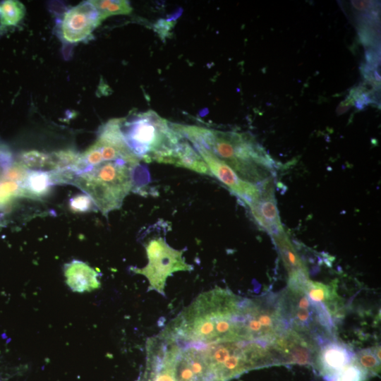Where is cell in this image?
I'll list each match as a JSON object with an SVG mask.
<instances>
[{"mask_svg": "<svg viewBox=\"0 0 381 381\" xmlns=\"http://www.w3.org/2000/svg\"><path fill=\"white\" fill-rule=\"evenodd\" d=\"M100 25L99 14L91 1H85L67 11L61 23V34L70 43L88 37Z\"/></svg>", "mask_w": 381, "mask_h": 381, "instance_id": "cell-7", "label": "cell"}, {"mask_svg": "<svg viewBox=\"0 0 381 381\" xmlns=\"http://www.w3.org/2000/svg\"><path fill=\"white\" fill-rule=\"evenodd\" d=\"M353 6L358 10H365L371 5L369 1H352Z\"/></svg>", "mask_w": 381, "mask_h": 381, "instance_id": "cell-23", "label": "cell"}, {"mask_svg": "<svg viewBox=\"0 0 381 381\" xmlns=\"http://www.w3.org/2000/svg\"><path fill=\"white\" fill-rule=\"evenodd\" d=\"M25 15V7L19 1L5 0L0 2V25L4 27L17 25Z\"/></svg>", "mask_w": 381, "mask_h": 381, "instance_id": "cell-15", "label": "cell"}, {"mask_svg": "<svg viewBox=\"0 0 381 381\" xmlns=\"http://www.w3.org/2000/svg\"><path fill=\"white\" fill-rule=\"evenodd\" d=\"M94 203L86 194H78L69 200V207L75 212H87L93 209Z\"/></svg>", "mask_w": 381, "mask_h": 381, "instance_id": "cell-21", "label": "cell"}, {"mask_svg": "<svg viewBox=\"0 0 381 381\" xmlns=\"http://www.w3.org/2000/svg\"><path fill=\"white\" fill-rule=\"evenodd\" d=\"M64 274L67 284L75 291H90L100 285L99 273L82 261L73 260L66 265Z\"/></svg>", "mask_w": 381, "mask_h": 381, "instance_id": "cell-11", "label": "cell"}, {"mask_svg": "<svg viewBox=\"0 0 381 381\" xmlns=\"http://www.w3.org/2000/svg\"><path fill=\"white\" fill-rule=\"evenodd\" d=\"M367 372L354 359L339 371L331 381H364Z\"/></svg>", "mask_w": 381, "mask_h": 381, "instance_id": "cell-17", "label": "cell"}, {"mask_svg": "<svg viewBox=\"0 0 381 381\" xmlns=\"http://www.w3.org/2000/svg\"><path fill=\"white\" fill-rule=\"evenodd\" d=\"M120 128L126 145L140 160L175 165L184 137L174 123L149 110L120 119Z\"/></svg>", "mask_w": 381, "mask_h": 381, "instance_id": "cell-4", "label": "cell"}, {"mask_svg": "<svg viewBox=\"0 0 381 381\" xmlns=\"http://www.w3.org/2000/svg\"><path fill=\"white\" fill-rule=\"evenodd\" d=\"M355 360L367 373H377L380 370V361L376 356L375 348L360 351Z\"/></svg>", "mask_w": 381, "mask_h": 381, "instance_id": "cell-19", "label": "cell"}, {"mask_svg": "<svg viewBox=\"0 0 381 381\" xmlns=\"http://www.w3.org/2000/svg\"><path fill=\"white\" fill-rule=\"evenodd\" d=\"M21 197L20 183L0 180V208L7 207L16 198Z\"/></svg>", "mask_w": 381, "mask_h": 381, "instance_id": "cell-18", "label": "cell"}, {"mask_svg": "<svg viewBox=\"0 0 381 381\" xmlns=\"http://www.w3.org/2000/svg\"><path fill=\"white\" fill-rule=\"evenodd\" d=\"M53 185L49 171L30 169L25 179L20 183L21 197L41 199L48 195Z\"/></svg>", "mask_w": 381, "mask_h": 381, "instance_id": "cell-12", "label": "cell"}, {"mask_svg": "<svg viewBox=\"0 0 381 381\" xmlns=\"http://www.w3.org/2000/svg\"><path fill=\"white\" fill-rule=\"evenodd\" d=\"M19 162L30 170L53 171L54 165L51 154L39 150H29L22 152Z\"/></svg>", "mask_w": 381, "mask_h": 381, "instance_id": "cell-16", "label": "cell"}, {"mask_svg": "<svg viewBox=\"0 0 381 381\" xmlns=\"http://www.w3.org/2000/svg\"><path fill=\"white\" fill-rule=\"evenodd\" d=\"M139 161L99 160L85 166L73 165L51 171L54 184H71L81 189L95 207L107 214L119 209L128 194L137 187Z\"/></svg>", "mask_w": 381, "mask_h": 381, "instance_id": "cell-1", "label": "cell"}, {"mask_svg": "<svg viewBox=\"0 0 381 381\" xmlns=\"http://www.w3.org/2000/svg\"><path fill=\"white\" fill-rule=\"evenodd\" d=\"M175 126L190 143L208 149L243 181L260 185L271 179L273 161L248 134L192 125Z\"/></svg>", "mask_w": 381, "mask_h": 381, "instance_id": "cell-3", "label": "cell"}, {"mask_svg": "<svg viewBox=\"0 0 381 381\" xmlns=\"http://www.w3.org/2000/svg\"><path fill=\"white\" fill-rule=\"evenodd\" d=\"M13 163V156L8 148L0 144V169L4 171Z\"/></svg>", "mask_w": 381, "mask_h": 381, "instance_id": "cell-22", "label": "cell"}, {"mask_svg": "<svg viewBox=\"0 0 381 381\" xmlns=\"http://www.w3.org/2000/svg\"><path fill=\"white\" fill-rule=\"evenodd\" d=\"M259 198L248 205L250 211L259 226L271 236L284 231L279 215L271 179L259 185Z\"/></svg>", "mask_w": 381, "mask_h": 381, "instance_id": "cell-8", "label": "cell"}, {"mask_svg": "<svg viewBox=\"0 0 381 381\" xmlns=\"http://www.w3.org/2000/svg\"><path fill=\"white\" fill-rule=\"evenodd\" d=\"M288 271L289 282L308 279L306 267L284 230L272 236Z\"/></svg>", "mask_w": 381, "mask_h": 381, "instance_id": "cell-10", "label": "cell"}, {"mask_svg": "<svg viewBox=\"0 0 381 381\" xmlns=\"http://www.w3.org/2000/svg\"><path fill=\"white\" fill-rule=\"evenodd\" d=\"M304 291L309 298L316 303L322 304L330 315L338 310L339 296L336 286L307 279L303 285Z\"/></svg>", "mask_w": 381, "mask_h": 381, "instance_id": "cell-13", "label": "cell"}, {"mask_svg": "<svg viewBox=\"0 0 381 381\" xmlns=\"http://www.w3.org/2000/svg\"><path fill=\"white\" fill-rule=\"evenodd\" d=\"M243 299L216 287L200 294L161 332L183 343L209 344L221 341L228 318L238 314Z\"/></svg>", "mask_w": 381, "mask_h": 381, "instance_id": "cell-2", "label": "cell"}, {"mask_svg": "<svg viewBox=\"0 0 381 381\" xmlns=\"http://www.w3.org/2000/svg\"><path fill=\"white\" fill-rule=\"evenodd\" d=\"M355 358L350 349L338 343L324 345L318 355L322 373L332 379Z\"/></svg>", "mask_w": 381, "mask_h": 381, "instance_id": "cell-9", "label": "cell"}, {"mask_svg": "<svg viewBox=\"0 0 381 381\" xmlns=\"http://www.w3.org/2000/svg\"><path fill=\"white\" fill-rule=\"evenodd\" d=\"M91 2L98 12L100 24L110 16L129 14L132 11L130 3L126 0H92Z\"/></svg>", "mask_w": 381, "mask_h": 381, "instance_id": "cell-14", "label": "cell"}, {"mask_svg": "<svg viewBox=\"0 0 381 381\" xmlns=\"http://www.w3.org/2000/svg\"><path fill=\"white\" fill-rule=\"evenodd\" d=\"M201 156L211 173L247 206L260 195V188L241 179L236 172L215 155L198 143H190Z\"/></svg>", "mask_w": 381, "mask_h": 381, "instance_id": "cell-6", "label": "cell"}, {"mask_svg": "<svg viewBox=\"0 0 381 381\" xmlns=\"http://www.w3.org/2000/svg\"><path fill=\"white\" fill-rule=\"evenodd\" d=\"M147 264L141 268L132 267L131 270L143 275L149 282L148 291H155L164 296L166 282L176 272L191 271L192 265L183 257L184 250H176L166 241L164 235L159 232L151 235L145 241Z\"/></svg>", "mask_w": 381, "mask_h": 381, "instance_id": "cell-5", "label": "cell"}, {"mask_svg": "<svg viewBox=\"0 0 381 381\" xmlns=\"http://www.w3.org/2000/svg\"><path fill=\"white\" fill-rule=\"evenodd\" d=\"M30 169L19 162H13L3 173L1 179L21 183L28 176Z\"/></svg>", "mask_w": 381, "mask_h": 381, "instance_id": "cell-20", "label": "cell"}]
</instances>
